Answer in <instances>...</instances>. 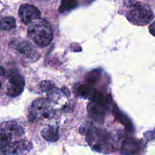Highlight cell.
<instances>
[{"label":"cell","mask_w":155,"mask_h":155,"mask_svg":"<svg viewBox=\"0 0 155 155\" xmlns=\"http://www.w3.org/2000/svg\"><path fill=\"white\" fill-rule=\"evenodd\" d=\"M123 2L127 8L125 16L131 23L137 25H145L154 18L153 12L147 4L137 0H124Z\"/></svg>","instance_id":"1"},{"label":"cell","mask_w":155,"mask_h":155,"mask_svg":"<svg viewBox=\"0 0 155 155\" xmlns=\"http://www.w3.org/2000/svg\"><path fill=\"white\" fill-rule=\"evenodd\" d=\"M27 36L37 45L45 47L51 42L53 35L50 24L46 20L39 18L30 24Z\"/></svg>","instance_id":"2"},{"label":"cell","mask_w":155,"mask_h":155,"mask_svg":"<svg viewBox=\"0 0 155 155\" xmlns=\"http://www.w3.org/2000/svg\"><path fill=\"white\" fill-rule=\"evenodd\" d=\"M111 97L105 93L95 91L91 97L87 110L90 116L96 122L102 123L109 109Z\"/></svg>","instance_id":"3"},{"label":"cell","mask_w":155,"mask_h":155,"mask_svg":"<svg viewBox=\"0 0 155 155\" xmlns=\"http://www.w3.org/2000/svg\"><path fill=\"white\" fill-rule=\"evenodd\" d=\"M86 139L93 149L103 152L111 145V136L105 130L97 128H89L86 131Z\"/></svg>","instance_id":"4"},{"label":"cell","mask_w":155,"mask_h":155,"mask_svg":"<svg viewBox=\"0 0 155 155\" xmlns=\"http://www.w3.org/2000/svg\"><path fill=\"white\" fill-rule=\"evenodd\" d=\"M11 50L19 58L27 62H35L39 58V53L27 40L17 39L12 41L9 44Z\"/></svg>","instance_id":"5"},{"label":"cell","mask_w":155,"mask_h":155,"mask_svg":"<svg viewBox=\"0 0 155 155\" xmlns=\"http://www.w3.org/2000/svg\"><path fill=\"white\" fill-rule=\"evenodd\" d=\"M53 114V109L48 100L39 98L31 104L30 116L32 119H48Z\"/></svg>","instance_id":"6"},{"label":"cell","mask_w":155,"mask_h":155,"mask_svg":"<svg viewBox=\"0 0 155 155\" xmlns=\"http://www.w3.org/2000/svg\"><path fill=\"white\" fill-rule=\"evenodd\" d=\"M33 148L32 143L27 140H19L10 143L1 150L0 154L8 155H19L27 154Z\"/></svg>","instance_id":"7"},{"label":"cell","mask_w":155,"mask_h":155,"mask_svg":"<svg viewBox=\"0 0 155 155\" xmlns=\"http://www.w3.org/2000/svg\"><path fill=\"white\" fill-rule=\"evenodd\" d=\"M18 14L21 20L25 25L30 24L34 21L40 18L41 12L35 6L24 4L20 6Z\"/></svg>","instance_id":"8"},{"label":"cell","mask_w":155,"mask_h":155,"mask_svg":"<svg viewBox=\"0 0 155 155\" xmlns=\"http://www.w3.org/2000/svg\"><path fill=\"white\" fill-rule=\"evenodd\" d=\"M25 87V80L19 74H15L8 80L7 94L11 97H16L22 93Z\"/></svg>","instance_id":"9"},{"label":"cell","mask_w":155,"mask_h":155,"mask_svg":"<svg viewBox=\"0 0 155 155\" xmlns=\"http://www.w3.org/2000/svg\"><path fill=\"white\" fill-rule=\"evenodd\" d=\"M1 132L10 136H21L24 134V128L18 123L15 121H6L1 124Z\"/></svg>","instance_id":"10"},{"label":"cell","mask_w":155,"mask_h":155,"mask_svg":"<svg viewBox=\"0 0 155 155\" xmlns=\"http://www.w3.org/2000/svg\"><path fill=\"white\" fill-rule=\"evenodd\" d=\"M41 134L45 140L49 142H55L59 139L58 128L55 126L49 125L43 128Z\"/></svg>","instance_id":"11"},{"label":"cell","mask_w":155,"mask_h":155,"mask_svg":"<svg viewBox=\"0 0 155 155\" xmlns=\"http://www.w3.org/2000/svg\"><path fill=\"white\" fill-rule=\"evenodd\" d=\"M16 19L13 16L0 19V31H10L16 27Z\"/></svg>","instance_id":"12"},{"label":"cell","mask_w":155,"mask_h":155,"mask_svg":"<svg viewBox=\"0 0 155 155\" xmlns=\"http://www.w3.org/2000/svg\"><path fill=\"white\" fill-rule=\"evenodd\" d=\"M78 5V0H61V4L59 8L60 13L68 12Z\"/></svg>","instance_id":"13"},{"label":"cell","mask_w":155,"mask_h":155,"mask_svg":"<svg viewBox=\"0 0 155 155\" xmlns=\"http://www.w3.org/2000/svg\"><path fill=\"white\" fill-rule=\"evenodd\" d=\"M12 137L10 135L1 132L0 133V150L6 147L11 142Z\"/></svg>","instance_id":"14"},{"label":"cell","mask_w":155,"mask_h":155,"mask_svg":"<svg viewBox=\"0 0 155 155\" xmlns=\"http://www.w3.org/2000/svg\"><path fill=\"white\" fill-rule=\"evenodd\" d=\"M41 88L42 91H50L51 88L54 87H53V84L51 82L48 81H44L41 83Z\"/></svg>","instance_id":"15"},{"label":"cell","mask_w":155,"mask_h":155,"mask_svg":"<svg viewBox=\"0 0 155 155\" xmlns=\"http://www.w3.org/2000/svg\"><path fill=\"white\" fill-rule=\"evenodd\" d=\"M149 31L151 35L155 36V21L150 25Z\"/></svg>","instance_id":"16"},{"label":"cell","mask_w":155,"mask_h":155,"mask_svg":"<svg viewBox=\"0 0 155 155\" xmlns=\"http://www.w3.org/2000/svg\"><path fill=\"white\" fill-rule=\"evenodd\" d=\"M5 74V70L3 67L0 66V76L4 75Z\"/></svg>","instance_id":"17"},{"label":"cell","mask_w":155,"mask_h":155,"mask_svg":"<svg viewBox=\"0 0 155 155\" xmlns=\"http://www.w3.org/2000/svg\"><path fill=\"white\" fill-rule=\"evenodd\" d=\"M85 1H86V2H87L90 3V2H92V1H94V0H85Z\"/></svg>","instance_id":"18"},{"label":"cell","mask_w":155,"mask_h":155,"mask_svg":"<svg viewBox=\"0 0 155 155\" xmlns=\"http://www.w3.org/2000/svg\"><path fill=\"white\" fill-rule=\"evenodd\" d=\"M1 83L0 82V89H1Z\"/></svg>","instance_id":"19"}]
</instances>
